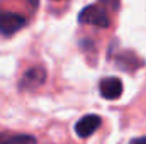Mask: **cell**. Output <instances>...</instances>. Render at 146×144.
I'll return each instance as SVG.
<instances>
[{"label":"cell","mask_w":146,"mask_h":144,"mask_svg":"<svg viewBox=\"0 0 146 144\" xmlns=\"http://www.w3.org/2000/svg\"><path fill=\"white\" fill-rule=\"evenodd\" d=\"M100 2L112 10H119V7H121V0H100Z\"/></svg>","instance_id":"cell-8"},{"label":"cell","mask_w":146,"mask_h":144,"mask_svg":"<svg viewBox=\"0 0 146 144\" xmlns=\"http://www.w3.org/2000/svg\"><path fill=\"white\" fill-rule=\"evenodd\" d=\"M0 144H37L34 136L15 134V132H0Z\"/></svg>","instance_id":"cell-6"},{"label":"cell","mask_w":146,"mask_h":144,"mask_svg":"<svg viewBox=\"0 0 146 144\" xmlns=\"http://www.w3.org/2000/svg\"><path fill=\"white\" fill-rule=\"evenodd\" d=\"M129 144H146V136H143V137H134Z\"/></svg>","instance_id":"cell-9"},{"label":"cell","mask_w":146,"mask_h":144,"mask_svg":"<svg viewBox=\"0 0 146 144\" xmlns=\"http://www.w3.org/2000/svg\"><path fill=\"white\" fill-rule=\"evenodd\" d=\"M117 66H121L124 71H134L139 65H143V61H139L134 54L131 53H124V54H119L117 59H115Z\"/></svg>","instance_id":"cell-7"},{"label":"cell","mask_w":146,"mask_h":144,"mask_svg":"<svg viewBox=\"0 0 146 144\" xmlns=\"http://www.w3.org/2000/svg\"><path fill=\"white\" fill-rule=\"evenodd\" d=\"M78 22L88 24V26H95V27H100V29H107L110 26L109 15H107L106 9L100 7V5H88V7H85L78 14Z\"/></svg>","instance_id":"cell-1"},{"label":"cell","mask_w":146,"mask_h":144,"mask_svg":"<svg viewBox=\"0 0 146 144\" xmlns=\"http://www.w3.org/2000/svg\"><path fill=\"white\" fill-rule=\"evenodd\" d=\"M46 81V71L41 66H33L22 75L21 78V90H34Z\"/></svg>","instance_id":"cell-4"},{"label":"cell","mask_w":146,"mask_h":144,"mask_svg":"<svg viewBox=\"0 0 146 144\" xmlns=\"http://www.w3.org/2000/svg\"><path fill=\"white\" fill-rule=\"evenodd\" d=\"M27 24L26 17L15 12H0V34L3 36H12L19 32L24 26Z\"/></svg>","instance_id":"cell-2"},{"label":"cell","mask_w":146,"mask_h":144,"mask_svg":"<svg viewBox=\"0 0 146 144\" xmlns=\"http://www.w3.org/2000/svg\"><path fill=\"white\" fill-rule=\"evenodd\" d=\"M102 124V119L95 114H90V115H85L82 117L76 124H75V132L78 137L82 139H87L88 136H92Z\"/></svg>","instance_id":"cell-3"},{"label":"cell","mask_w":146,"mask_h":144,"mask_svg":"<svg viewBox=\"0 0 146 144\" xmlns=\"http://www.w3.org/2000/svg\"><path fill=\"white\" fill-rule=\"evenodd\" d=\"M37 2H39V0H31V3H33V5H37Z\"/></svg>","instance_id":"cell-10"},{"label":"cell","mask_w":146,"mask_h":144,"mask_svg":"<svg viewBox=\"0 0 146 144\" xmlns=\"http://www.w3.org/2000/svg\"><path fill=\"white\" fill-rule=\"evenodd\" d=\"M99 90H100V95L107 100H115L122 95V81L115 76H107V78H102L100 80V85H99Z\"/></svg>","instance_id":"cell-5"}]
</instances>
